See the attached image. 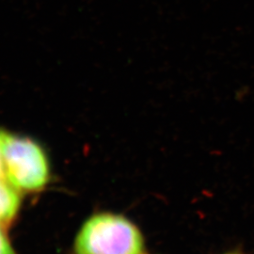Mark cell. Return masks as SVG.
Wrapping results in <instances>:
<instances>
[{"instance_id": "5b68a950", "label": "cell", "mask_w": 254, "mask_h": 254, "mask_svg": "<svg viewBox=\"0 0 254 254\" xmlns=\"http://www.w3.org/2000/svg\"><path fill=\"white\" fill-rule=\"evenodd\" d=\"M7 136V132L0 130V178L7 179L5 173V165H4V143Z\"/></svg>"}, {"instance_id": "6da1fadb", "label": "cell", "mask_w": 254, "mask_h": 254, "mask_svg": "<svg viewBox=\"0 0 254 254\" xmlns=\"http://www.w3.org/2000/svg\"><path fill=\"white\" fill-rule=\"evenodd\" d=\"M144 238L128 218L111 213L92 216L76 236L74 254H143Z\"/></svg>"}, {"instance_id": "277c9868", "label": "cell", "mask_w": 254, "mask_h": 254, "mask_svg": "<svg viewBox=\"0 0 254 254\" xmlns=\"http://www.w3.org/2000/svg\"><path fill=\"white\" fill-rule=\"evenodd\" d=\"M0 254H16L9 242L5 228L0 226Z\"/></svg>"}, {"instance_id": "3957f363", "label": "cell", "mask_w": 254, "mask_h": 254, "mask_svg": "<svg viewBox=\"0 0 254 254\" xmlns=\"http://www.w3.org/2000/svg\"><path fill=\"white\" fill-rule=\"evenodd\" d=\"M20 205V191L7 179L0 178V226H9L16 218Z\"/></svg>"}, {"instance_id": "8992f818", "label": "cell", "mask_w": 254, "mask_h": 254, "mask_svg": "<svg viewBox=\"0 0 254 254\" xmlns=\"http://www.w3.org/2000/svg\"><path fill=\"white\" fill-rule=\"evenodd\" d=\"M236 254V253H226V254Z\"/></svg>"}, {"instance_id": "7a4b0ae2", "label": "cell", "mask_w": 254, "mask_h": 254, "mask_svg": "<svg viewBox=\"0 0 254 254\" xmlns=\"http://www.w3.org/2000/svg\"><path fill=\"white\" fill-rule=\"evenodd\" d=\"M7 180L20 192H37L49 181V163L44 149L27 136L7 133L4 143Z\"/></svg>"}]
</instances>
